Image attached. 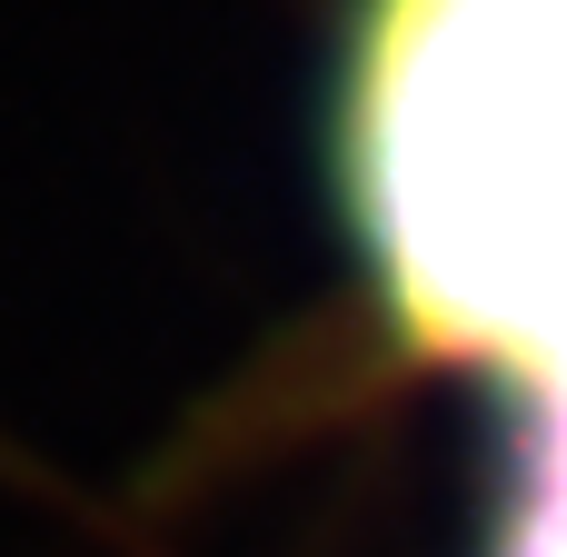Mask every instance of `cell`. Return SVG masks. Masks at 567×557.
I'll list each match as a JSON object with an SVG mask.
<instances>
[{
    "mask_svg": "<svg viewBox=\"0 0 567 557\" xmlns=\"http://www.w3.org/2000/svg\"><path fill=\"white\" fill-rule=\"evenodd\" d=\"M339 209L429 359L567 369V0H359Z\"/></svg>",
    "mask_w": 567,
    "mask_h": 557,
    "instance_id": "cell-1",
    "label": "cell"
},
{
    "mask_svg": "<svg viewBox=\"0 0 567 557\" xmlns=\"http://www.w3.org/2000/svg\"><path fill=\"white\" fill-rule=\"evenodd\" d=\"M518 399H528V419H538V429H558V439H567V369L548 379V389H518Z\"/></svg>",
    "mask_w": 567,
    "mask_h": 557,
    "instance_id": "cell-2",
    "label": "cell"
}]
</instances>
